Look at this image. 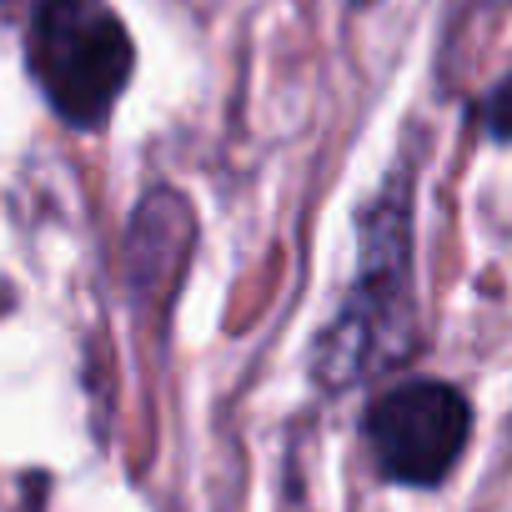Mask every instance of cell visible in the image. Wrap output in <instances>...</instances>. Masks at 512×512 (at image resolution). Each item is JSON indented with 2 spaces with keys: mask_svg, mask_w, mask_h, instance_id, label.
<instances>
[{
  "mask_svg": "<svg viewBox=\"0 0 512 512\" xmlns=\"http://www.w3.org/2000/svg\"><path fill=\"white\" fill-rule=\"evenodd\" d=\"M412 352V191L392 181L362 216V267L317 342V377L342 392Z\"/></svg>",
  "mask_w": 512,
  "mask_h": 512,
  "instance_id": "cell-1",
  "label": "cell"
},
{
  "mask_svg": "<svg viewBox=\"0 0 512 512\" xmlns=\"http://www.w3.org/2000/svg\"><path fill=\"white\" fill-rule=\"evenodd\" d=\"M26 61L66 126H101L131 86L136 46L106 0H36Z\"/></svg>",
  "mask_w": 512,
  "mask_h": 512,
  "instance_id": "cell-2",
  "label": "cell"
},
{
  "mask_svg": "<svg viewBox=\"0 0 512 512\" xmlns=\"http://www.w3.org/2000/svg\"><path fill=\"white\" fill-rule=\"evenodd\" d=\"M472 437V407L447 382H402L367 407V447L402 487L442 482Z\"/></svg>",
  "mask_w": 512,
  "mask_h": 512,
  "instance_id": "cell-3",
  "label": "cell"
},
{
  "mask_svg": "<svg viewBox=\"0 0 512 512\" xmlns=\"http://www.w3.org/2000/svg\"><path fill=\"white\" fill-rule=\"evenodd\" d=\"M482 126H487L492 141H512V71L487 91V101H482Z\"/></svg>",
  "mask_w": 512,
  "mask_h": 512,
  "instance_id": "cell-4",
  "label": "cell"
}]
</instances>
